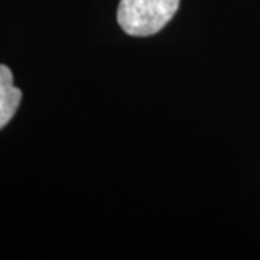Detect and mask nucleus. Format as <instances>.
I'll return each instance as SVG.
<instances>
[{
	"label": "nucleus",
	"instance_id": "obj_1",
	"mask_svg": "<svg viewBox=\"0 0 260 260\" xmlns=\"http://www.w3.org/2000/svg\"><path fill=\"white\" fill-rule=\"evenodd\" d=\"M179 0H120L117 22L132 37L158 34L175 16Z\"/></svg>",
	"mask_w": 260,
	"mask_h": 260
},
{
	"label": "nucleus",
	"instance_id": "obj_2",
	"mask_svg": "<svg viewBox=\"0 0 260 260\" xmlns=\"http://www.w3.org/2000/svg\"><path fill=\"white\" fill-rule=\"evenodd\" d=\"M22 100V91L13 85V74L6 65H0V129L15 116Z\"/></svg>",
	"mask_w": 260,
	"mask_h": 260
}]
</instances>
